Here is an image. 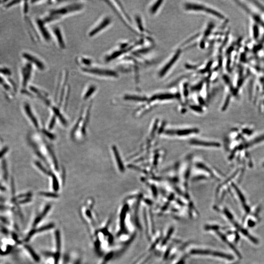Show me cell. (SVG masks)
Masks as SVG:
<instances>
[{
  "instance_id": "obj_21",
  "label": "cell",
  "mask_w": 264,
  "mask_h": 264,
  "mask_svg": "<svg viewBox=\"0 0 264 264\" xmlns=\"http://www.w3.org/2000/svg\"><path fill=\"white\" fill-rule=\"evenodd\" d=\"M0 73L5 74H8V75H10V71L6 68L0 69Z\"/></svg>"
},
{
  "instance_id": "obj_10",
  "label": "cell",
  "mask_w": 264,
  "mask_h": 264,
  "mask_svg": "<svg viewBox=\"0 0 264 264\" xmlns=\"http://www.w3.org/2000/svg\"><path fill=\"white\" fill-rule=\"evenodd\" d=\"M25 110L26 112V114H27V115L29 116V118H30L33 123L34 124V126H35L36 127L38 128V124L37 120H36L34 114H32L30 106L27 104H26L25 106Z\"/></svg>"
},
{
  "instance_id": "obj_5",
  "label": "cell",
  "mask_w": 264,
  "mask_h": 264,
  "mask_svg": "<svg viewBox=\"0 0 264 264\" xmlns=\"http://www.w3.org/2000/svg\"><path fill=\"white\" fill-rule=\"evenodd\" d=\"M37 24L39 30L43 38L47 42L50 41V39H51L50 34L49 33L48 30L46 29L45 26L46 23L44 22L43 20L38 19V20H37Z\"/></svg>"
},
{
  "instance_id": "obj_24",
  "label": "cell",
  "mask_w": 264,
  "mask_h": 264,
  "mask_svg": "<svg viewBox=\"0 0 264 264\" xmlns=\"http://www.w3.org/2000/svg\"><path fill=\"white\" fill-rule=\"evenodd\" d=\"M7 148H5L4 150H2V151H1L0 152V158H1L2 157V156H4L5 155V154L6 152V151H7Z\"/></svg>"
},
{
  "instance_id": "obj_18",
  "label": "cell",
  "mask_w": 264,
  "mask_h": 264,
  "mask_svg": "<svg viewBox=\"0 0 264 264\" xmlns=\"http://www.w3.org/2000/svg\"><path fill=\"white\" fill-rule=\"evenodd\" d=\"M40 195L46 197L50 198H57L58 197V195L53 193H46V192H42L40 193Z\"/></svg>"
},
{
  "instance_id": "obj_9",
  "label": "cell",
  "mask_w": 264,
  "mask_h": 264,
  "mask_svg": "<svg viewBox=\"0 0 264 264\" xmlns=\"http://www.w3.org/2000/svg\"><path fill=\"white\" fill-rule=\"evenodd\" d=\"M113 150L114 153L115 158L117 159V163H118V166L119 167V170L122 172H123L124 171V167L123 165L122 162V159L120 158L119 153L118 152L117 147L115 146L113 147Z\"/></svg>"
},
{
  "instance_id": "obj_16",
  "label": "cell",
  "mask_w": 264,
  "mask_h": 264,
  "mask_svg": "<svg viewBox=\"0 0 264 264\" xmlns=\"http://www.w3.org/2000/svg\"><path fill=\"white\" fill-rule=\"evenodd\" d=\"M195 132L194 130H180V131H178L177 134L178 135L180 136H186V135H188V134H190L192 133L193 132Z\"/></svg>"
},
{
  "instance_id": "obj_19",
  "label": "cell",
  "mask_w": 264,
  "mask_h": 264,
  "mask_svg": "<svg viewBox=\"0 0 264 264\" xmlns=\"http://www.w3.org/2000/svg\"><path fill=\"white\" fill-rule=\"evenodd\" d=\"M162 2V1L157 2L155 5H154L152 7V9H151V13H155L156 12V11L158 9V7H159V6H161V3Z\"/></svg>"
},
{
  "instance_id": "obj_11",
  "label": "cell",
  "mask_w": 264,
  "mask_h": 264,
  "mask_svg": "<svg viewBox=\"0 0 264 264\" xmlns=\"http://www.w3.org/2000/svg\"><path fill=\"white\" fill-rule=\"evenodd\" d=\"M97 86L94 85L92 84L90 85L86 90V92L84 95L83 98L84 99H87L88 98H89L91 95H93L95 93V91L97 90Z\"/></svg>"
},
{
  "instance_id": "obj_6",
  "label": "cell",
  "mask_w": 264,
  "mask_h": 264,
  "mask_svg": "<svg viewBox=\"0 0 264 264\" xmlns=\"http://www.w3.org/2000/svg\"><path fill=\"white\" fill-rule=\"evenodd\" d=\"M31 71H32V66L30 63L27 64L22 69V74H23V87H26L27 83L30 79L31 76Z\"/></svg>"
},
{
  "instance_id": "obj_13",
  "label": "cell",
  "mask_w": 264,
  "mask_h": 264,
  "mask_svg": "<svg viewBox=\"0 0 264 264\" xmlns=\"http://www.w3.org/2000/svg\"><path fill=\"white\" fill-rule=\"evenodd\" d=\"M174 98V96L170 94H162L159 95H155L152 98V99H159V100H165V99H170Z\"/></svg>"
},
{
  "instance_id": "obj_8",
  "label": "cell",
  "mask_w": 264,
  "mask_h": 264,
  "mask_svg": "<svg viewBox=\"0 0 264 264\" xmlns=\"http://www.w3.org/2000/svg\"><path fill=\"white\" fill-rule=\"evenodd\" d=\"M180 53H181V51L180 50H178V51L177 52V53L175 54V55H174L173 57L169 61L168 63L165 66H164V68L161 71H160V73H159V75L161 77L162 76H164L165 75V74H166V73L167 72L168 70H169V69H170L171 67L173 65L174 63H175L177 60L178 58V57L180 56Z\"/></svg>"
},
{
  "instance_id": "obj_14",
  "label": "cell",
  "mask_w": 264,
  "mask_h": 264,
  "mask_svg": "<svg viewBox=\"0 0 264 264\" xmlns=\"http://www.w3.org/2000/svg\"><path fill=\"white\" fill-rule=\"evenodd\" d=\"M233 186H234V188L235 189L236 191L237 194H238L240 199L241 200L242 202L243 203V205H245V207L246 210L247 211V212H249V208H247L246 206L245 199L244 197L243 196V194H242L241 192L240 191L239 189H238L237 187L236 186L234 185H233Z\"/></svg>"
},
{
  "instance_id": "obj_25",
  "label": "cell",
  "mask_w": 264,
  "mask_h": 264,
  "mask_svg": "<svg viewBox=\"0 0 264 264\" xmlns=\"http://www.w3.org/2000/svg\"><path fill=\"white\" fill-rule=\"evenodd\" d=\"M192 108L193 109V110H195V111H197V112H200V111H201V109H200V107H196V106H193V107H192Z\"/></svg>"
},
{
  "instance_id": "obj_7",
  "label": "cell",
  "mask_w": 264,
  "mask_h": 264,
  "mask_svg": "<svg viewBox=\"0 0 264 264\" xmlns=\"http://www.w3.org/2000/svg\"><path fill=\"white\" fill-rule=\"evenodd\" d=\"M54 35L56 38L57 43L58 44L59 46L61 49H64L65 48V42L64 38H63V34L61 29L59 27H55L53 30Z\"/></svg>"
},
{
  "instance_id": "obj_2",
  "label": "cell",
  "mask_w": 264,
  "mask_h": 264,
  "mask_svg": "<svg viewBox=\"0 0 264 264\" xmlns=\"http://www.w3.org/2000/svg\"><path fill=\"white\" fill-rule=\"evenodd\" d=\"M82 71L86 74L104 78H117L118 76L116 71L112 70L99 67H83L81 68Z\"/></svg>"
},
{
  "instance_id": "obj_22",
  "label": "cell",
  "mask_w": 264,
  "mask_h": 264,
  "mask_svg": "<svg viewBox=\"0 0 264 264\" xmlns=\"http://www.w3.org/2000/svg\"><path fill=\"white\" fill-rule=\"evenodd\" d=\"M43 133H44V134H45L48 138H50V139H53L54 138V136L53 135V134H51L50 133H49V132H47L46 131H45V130H43Z\"/></svg>"
},
{
  "instance_id": "obj_15",
  "label": "cell",
  "mask_w": 264,
  "mask_h": 264,
  "mask_svg": "<svg viewBox=\"0 0 264 264\" xmlns=\"http://www.w3.org/2000/svg\"><path fill=\"white\" fill-rule=\"evenodd\" d=\"M53 111H54L55 114H56V115H57V117H58L59 118L60 120H61V122H62V123L66 125L67 124V122L66 121L65 119H64V118H63V116L61 115V114L60 113L58 109L54 107L53 108Z\"/></svg>"
},
{
  "instance_id": "obj_17",
  "label": "cell",
  "mask_w": 264,
  "mask_h": 264,
  "mask_svg": "<svg viewBox=\"0 0 264 264\" xmlns=\"http://www.w3.org/2000/svg\"><path fill=\"white\" fill-rule=\"evenodd\" d=\"M53 186L55 191H57L59 189V184L57 178L55 177L54 175H53Z\"/></svg>"
},
{
  "instance_id": "obj_12",
  "label": "cell",
  "mask_w": 264,
  "mask_h": 264,
  "mask_svg": "<svg viewBox=\"0 0 264 264\" xmlns=\"http://www.w3.org/2000/svg\"><path fill=\"white\" fill-rule=\"evenodd\" d=\"M192 144L194 145H200L203 146L210 147H218L220 146V144L216 142H198V141H193L192 142Z\"/></svg>"
},
{
  "instance_id": "obj_23",
  "label": "cell",
  "mask_w": 264,
  "mask_h": 264,
  "mask_svg": "<svg viewBox=\"0 0 264 264\" xmlns=\"http://www.w3.org/2000/svg\"><path fill=\"white\" fill-rule=\"evenodd\" d=\"M55 122V117L54 116V117L52 118L51 122H50V125H49V128H50V129H51L54 127Z\"/></svg>"
},
{
  "instance_id": "obj_20",
  "label": "cell",
  "mask_w": 264,
  "mask_h": 264,
  "mask_svg": "<svg viewBox=\"0 0 264 264\" xmlns=\"http://www.w3.org/2000/svg\"><path fill=\"white\" fill-rule=\"evenodd\" d=\"M36 165L40 169L42 170V171H43L44 173L48 174V175H50V173H49V172H48V171L45 169V168H44L43 167V166H42L40 163H39L38 162H36Z\"/></svg>"
},
{
  "instance_id": "obj_1",
  "label": "cell",
  "mask_w": 264,
  "mask_h": 264,
  "mask_svg": "<svg viewBox=\"0 0 264 264\" xmlns=\"http://www.w3.org/2000/svg\"><path fill=\"white\" fill-rule=\"evenodd\" d=\"M83 7V4L75 2L58 9H54L50 11L49 14L46 16L43 21L45 23H47L58 20L64 16L81 10Z\"/></svg>"
},
{
  "instance_id": "obj_3",
  "label": "cell",
  "mask_w": 264,
  "mask_h": 264,
  "mask_svg": "<svg viewBox=\"0 0 264 264\" xmlns=\"http://www.w3.org/2000/svg\"><path fill=\"white\" fill-rule=\"evenodd\" d=\"M111 22H112V20L110 17L109 16L104 17L102 19H101L100 21L99 22L98 24H97L93 29H92V30H90L88 34L89 36L93 37L99 33H100L107 28V27L111 24Z\"/></svg>"
},
{
  "instance_id": "obj_4",
  "label": "cell",
  "mask_w": 264,
  "mask_h": 264,
  "mask_svg": "<svg viewBox=\"0 0 264 264\" xmlns=\"http://www.w3.org/2000/svg\"><path fill=\"white\" fill-rule=\"evenodd\" d=\"M23 56L30 63L34 64L40 70H43L45 69L46 66L44 63L35 56L27 53H24Z\"/></svg>"
}]
</instances>
